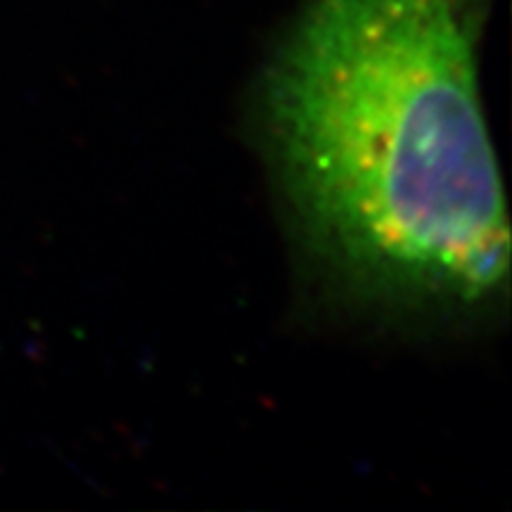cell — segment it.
Wrapping results in <instances>:
<instances>
[{"instance_id": "6da1fadb", "label": "cell", "mask_w": 512, "mask_h": 512, "mask_svg": "<svg viewBox=\"0 0 512 512\" xmlns=\"http://www.w3.org/2000/svg\"><path fill=\"white\" fill-rule=\"evenodd\" d=\"M266 107L299 223L344 280L448 306L508 283L503 185L456 0H311Z\"/></svg>"}]
</instances>
